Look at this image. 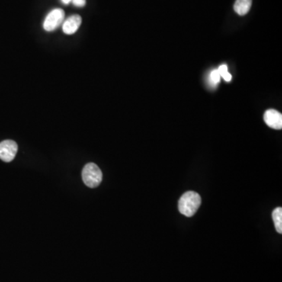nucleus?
<instances>
[{
    "label": "nucleus",
    "mask_w": 282,
    "mask_h": 282,
    "mask_svg": "<svg viewBox=\"0 0 282 282\" xmlns=\"http://www.w3.org/2000/svg\"><path fill=\"white\" fill-rule=\"evenodd\" d=\"M220 81V75H219L218 70H213L210 73V82L213 85H216Z\"/></svg>",
    "instance_id": "obj_10"
},
{
    "label": "nucleus",
    "mask_w": 282,
    "mask_h": 282,
    "mask_svg": "<svg viewBox=\"0 0 282 282\" xmlns=\"http://www.w3.org/2000/svg\"><path fill=\"white\" fill-rule=\"evenodd\" d=\"M202 204V199L194 191L184 193L179 200L178 209L181 214L187 217L194 216Z\"/></svg>",
    "instance_id": "obj_1"
},
{
    "label": "nucleus",
    "mask_w": 282,
    "mask_h": 282,
    "mask_svg": "<svg viewBox=\"0 0 282 282\" xmlns=\"http://www.w3.org/2000/svg\"><path fill=\"white\" fill-rule=\"evenodd\" d=\"M17 148L15 141L11 139L3 141L0 143V159L5 162H11L15 158Z\"/></svg>",
    "instance_id": "obj_4"
},
{
    "label": "nucleus",
    "mask_w": 282,
    "mask_h": 282,
    "mask_svg": "<svg viewBox=\"0 0 282 282\" xmlns=\"http://www.w3.org/2000/svg\"><path fill=\"white\" fill-rule=\"evenodd\" d=\"M272 218L274 219L275 228L279 234L282 233V209L280 207L276 208L272 213Z\"/></svg>",
    "instance_id": "obj_8"
},
{
    "label": "nucleus",
    "mask_w": 282,
    "mask_h": 282,
    "mask_svg": "<svg viewBox=\"0 0 282 282\" xmlns=\"http://www.w3.org/2000/svg\"><path fill=\"white\" fill-rule=\"evenodd\" d=\"M71 2L77 7H83L86 5V0H71Z\"/></svg>",
    "instance_id": "obj_11"
},
{
    "label": "nucleus",
    "mask_w": 282,
    "mask_h": 282,
    "mask_svg": "<svg viewBox=\"0 0 282 282\" xmlns=\"http://www.w3.org/2000/svg\"><path fill=\"white\" fill-rule=\"evenodd\" d=\"M81 24H82V17L75 14L68 17L64 21L62 29L65 34L72 35L76 33Z\"/></svg>",
    "instance_id": "obj_6"
},
{
    "label": "nucleus",
    "mask_w": 282,
    "mask_h": 282,
    "mask_svg": "<svg viewBox=\"0 0 282 282\" xmlns=\"http://www.w3.org/2000/svg\"><path fill=\"white\" fill-rule=\"evenodd\" d=\"M62 1L64 4H65V5H68V4H69L70 3H71V0H62Z\"/></svg>",
    "instance_id": "obj_12"
},
{
    "label": "nucleus",
    "mask_w": 282,
    "mask_h": 282,
    "mask_svg": "<svg viewBox=\"0 0 282 282\" xmlns=\"http://www.w3.org/2000/svg\"><path fill=\"white\" fill-rule=\"evenodd\" d=\"M264 122L269 127L274 129H282V115L277 110L270 109L264 114Z\"/></svg>",
    "instance_id": "obj_5"
},
{
    "label": "nucleus",
    "mask_w": 282,
    "mask_h": 282,
    "mask_svg": "<svg viewBox=\"0 0 282 282\" xmlns=\"http://www.w3.org/2000/svg\"><path fill=\"white\" fill-rule=\"evenodd\" d=\"M82 177L87 187L95 188L102 181V172L95 163L90 162L87 164L82 170Z\"/></svg>",
    "instance_id": "obj_2"
},
{
    "label": "nucleus",
    "mask_w": 282,
    "mask_h": 282,
    "mask_svg": "<svg viewBox=\"0 0 282 282\" xmlns=\"http://www.w3.org/2000/svg\"><path fill=\"white\" fill-rule=\"evenodd\" d=\"M251 0H236L234 9L235 12L240 16H244L248 14L251 7Z\"/></svg>",
    "instance_id": "obj_7"
},
{
    "label": "nucleus",
    "mask_w": 282,
    "mask_h": 282,
    "mask_svg": "<svg viewBox=\"0 0 282 282\" xmlns=\"http://www.w3.org/2000/svg\"><path fill=\"white\" fill-rule=\"evenodd\" d=\"M217 70L220 77H223V79H224L226 82H231L232 76H231V74L228 72V66H227L226 65H221Z\"/></svg>",
    "instance_id": "obj_9"
},
{
    "label": "nucleus",
    "mask_w": 282,
    "mask_h": 282,
    "mask_svg": "<svg viewBox=\"0 0 282 282\" xmlns=\"http://www.w3.org/2000/svg\"><path fill=\"white\" fill-rule=\"evenodd\" d=\"M65 11L62 9H54L45 18L43 29L47 32H53L65 21Z\"/></svg>",
    "instance_id": "obj_3"
}]
</instances>
